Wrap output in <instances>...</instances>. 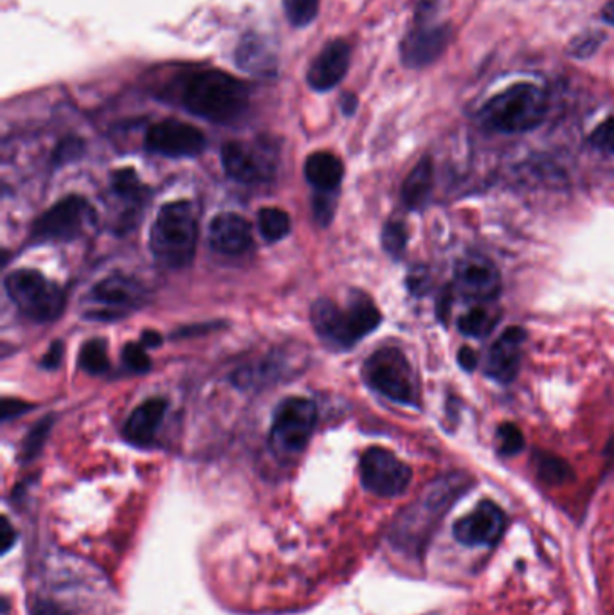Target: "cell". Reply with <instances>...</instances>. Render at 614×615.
Listing matches in <instances>:
<instances>
[{
    "instance_id": "cell-41",
    "label": "cell",
    "mask_w": 614,
    "mask_h": 615,
    "mask_svg": "<svg viewBox=\"0 0 614 615\" xmlns=\"http://www.w3.org/2000/svg\"><path fill=\"white\" fill-rule=\"evenodd\" d=\"M13 539H15V531L11 529L8 519H4V533H2V545H4V551L10 549L11 545H13Z\"/></svg>"
},
{
    "instance_id": "cell-28",
    "label": "cell",
    "mask_w": 614,
    "mask_h": 615,
    "mask_svg": "<svg viewBox=\"0 0 614 615\" xmlns=\"http://www.w3.org/2000/svg\"><path fill=\"white\" fill-rule=\"evenodd\" d=\"M283 10L292 26L307 27L318 16L319 0H283Z\"/></svg>"
},
{
    "instance_id": "cell-7",
    "label": "cell",
    "mask_w": 614,
    "mask_h": 615,
    "mask_svg": "<svg viewBox=\"0 0 614 615\" xmlns=\"http://www.w3.org/2000/svg\"><path fill=\"white\" fill-rule=\"evenodd\" d=\"M318 422V409L307 398H287L272 419L271 447L280 458H294L307 448Z\"/></svg>"
},
{
    "instance_id": "cell-8",
    "label": "cell",
    "mask_w": 614,
    "mask_h": 615,
    "mask_svg": "<svg viewBox=\"0 0 614 615\" xmlns=\"http://www.w3.org/2000/svg\"><path fill=\"white\" fill-rule=\"evenodd\" d=\"M430 15L433 13L429 10V0H424L421 10L416 13L415 26L400 44L402 63L410 69H424V67L435 63L451 44V26L430 24Z\"/></svg>"
},
{
    "instance_id": "cell-14",
    "label": "cell",
    "mask_w": 614,
    "mask_h": 615,
    "mask_svg": "<svg viewBox=\"0 0 614 615\" xmlns=\"http://www.w3.org/2000/svg\"><path fill=\"white\" fill-rule=\"evenodd\" d=\"M454 286L467 299L486 303L501 292V274L485 256H465L456 267Z\"/></svg>"
},
{
    "instance_id": "cell-38",
    "label": "cell",
    "mask_w": 614,
    "mask_h": 615,
    "mask_svg": "<svg viewBox=\"0 0 614 615\" xmlns=\"http://www.w3.org/2000/svg\"><path fill=\"white\" fill-rule=\"evenodd\" d=\"M333 216V204L332 200H316V218L321 222V224L327 225Z\"/></svg>"
},
{
    "instance_id": "cell-32",
    "label": "cell",
    "mask_w": 614,
    "mask_h": 615,
    "mask_svg": "<svg viewBox=\"0 0 614 615\" xmlns=\"http://www.w3.org/2000/svg\"><path fill=\"white\" fill-rule=\"evenodd\" d=\"M85 153V143H83L80 138H66L60 141L57 150L52 153V163L57 166H63V164L76 163L83 157Z\"/></svg>"
},
{
    "instance_id": "cell-2",
    "label": "cell",
    "mask_w": 614,
    "mask_h": 615,
    "mask_svg": "<svg viewBox=\"0 0 614 615\" xmlns=\"http://www.w3.org/2000/svg\"><path fill=\"white\" fill-rule=\"evenodd\" d=\"M310 319L314 330L324 342L339 350H349L377 330L382 316L368 295L355 292L346 308H341L332 299L316 300Z\"/></svg>"
},
{
    "instance_id": "cell-12",
    "label": "cell",
    "mask_w": 614,
    "mask_h": 615,
    "mask_svg": "<svg viewBox=\"0 0 614 615\" xmlns=\"http://www.w3.org/2000/svg\"><path fill=\"white\" fill-rule=\"evenodd\" d=\"M144 299V291L138 281L116 274L99 281L88 294V306L94 319H121L129 316Z\"/></svg>"
},
{
    "instance_id": "cell-21",
    "label": "cell",
    "mask_w": 614,
    "mask_h": 615,
    "mask_svg": "<svg viewBox=\"0 0 614 615\" xmlns=\"http://www.w3.org/2000/svg\"><path fill=\"white\" fill-rule=\"evenodd\" d=\"M305 177L321 193H332L343 182L344 166L333 153L316 152L305 163Z\"/></svg>"
},
{
    "instance_id": "cell-20",
    "label": "cell",
    "mask_w": 614,
    "mask_h": 615,
    "mask_svg": "<svg viewBox=\"0 0 614 615\" xmlns=\"http://www.w3.org/2000/svg\"><path fill=\"white\" fill-rule=\"evenodd\" d=\"M236 66L255 76L272 78L278 72V58L265 38L246 35L236 49Z\"/></svg>"
},
{
    "instance_id": "cell-5",
    "label": "cell",
    "mask_w": 614,
    "mask_h": 615,
    "mask_svg": "<svg viewBox=\"0 0 614 615\" xmlns=\"http://www.w3.org/2000/svg\"><path fill=\"white\" fill-rule=\"evenodd\" d=\"M4 291L22 316L35 322H51L62 316L66 295L38 270L21 269L5 275Z\"/></svg>"
},
{
    "instance_id": "cell-25",
    "label": "cell",
    "mask_w": 614,
    "mask_h": 615,
    "mask_svg": "<svg viewBox=\"0 0 614 615\" xmlns=\"http://www.w3.org/2000/svg\"><path fill=\"white\" fill-rule=\"evenodd\" d=\"M110 188L113 193L118 199L129 202L130 205H138L143 202L144 188L143 184L139 182V177L132 168L118 169L110 178Z\"/></svg>"
},
{
    "instance_id": "cell-1",
    "label": "cell",
    "mask_w": 614,
    "mask_h": 615,
    "mask_svg": "<svg viewBox=\"0 0 614 615\" xmlns=\"http://www.w3.org/2000/svg\"><path fill=\"white\" fill-rule=\"evenodd\" d=\"M179 97L188 113L219 125L238 121L249 108L246 83L219 69L188 74Z\"/></svg>"
},
{
    "instance_id": "cell-31",
    "label": "cell",
    "mask_w": 614,
    "mask_h": 615,
    "mask_svg": "<svg viewBox=\"0 0 614 615\" xmlns=\"http://www.w3.org/2000/svg\"><path fill=\"white\" fill-rule=\"evenodd\" d=\"M382 245L388 255L399 258L408 245V229L402 222H388L382 230Z\"/></svg>"
},
{
    "instance_id": "cell-6",
    "label": "cell",
    "mask_w": 614,
    "mask_h": 615,
    "mask_svg": "<svg viewBox=\"0 0 614 615\" xmlns=\"http://www.w3.org/2000/svg\"><path fill=\"white\" fill-rule=\"evenodd\" d=\"M363 375L368 386L382 397L410 407L418 405L415 372L400 350L385 347L375 352L364 364Z\"/></svg>"
},
{
    "instance_id": "cell-33",
    "label": "cell",
    "mask_w": 614,
    "mask_h": 615,
    "mask_svg": "<svg viewBox=\"0 0 614 615\" xmlns=\"http://www.w3.org/2000/svg\"><path fill=\"white\" fill-rule=\"evenodd\" d=\"M123 362L125 366L132 369L133 372H146L152 364L146 347L143 344H135V342H130L123 347Z\"/></svg>"
},
{
    "instance_id": "cell-26",
    "label": "cell",
    "mask_w": 614,
    "mask_h": 615,
    "mask_svg": "<svg viewBox=\"0 0 614 615\" xmlns=\"http://www.w3.org/2000/svg\"><path fill=\"white\" fill-rule=\"evenodd\" d=\"M496 324L497 316L485 310L482 306L467 311L465 316H461L460 321H458L461 333L467 336H474V339L488 335L496 328Z\"/></svg>"
},
{
    "instance_id": "cell-11",
    "label": "cell",
    "mask_w": 614,
    "mask_h": 615,
    "mask_svg": "<svg viewBox=\"0 0 614 615\" xmlns=\"http://www.w3.org/2000/svg\"><path fill=\"white\" fill-rule=\"evenodd\" d=\"M411 478L410 466L386 448H369L361 459L363 486L379 497H399L410 486Z\"/></svg>"
},
{
    "instance_id": "cell-24",
    "label": "cell",
    "mask_w": 614,
    "mask_h": 615,
    "mask_svg": "<svg viewBox=\"0 0 614 615\" xmlns=\"http://www.w3.org/2000/svg\"><path fill=\"white\" fill-rule=\"evenodd\" d=\"M291 216L278 208H263L258 213V229L267 241H280L291 233Z\"/></svg>"
},
{
    "instance_id": "cell-9",
    "label": "cell",
    "mask_w": 614,
    "mask_h": 615,
    "mask_svg": "<svg viewBox=\"0 0 614 615\" xmlns=\"http://www.w3.org/2000/svg\"><path fill=\"white\" fill-rule=\"evenodd\" d=\"M94 222V211L87 200L71 194L52 205L36 220L32 229L33 241H71L83 235Z\"/></svg>"
},
{
    "instance_id": "cell-30",
    "label": "cell",
    "mask_w": 614,
    "mask_h": 615,
    "mask_svg": "<svg viewBox=\"0 0 614 615\" xmlns=\"http://www.w3.org/2000/svg\"><path fill=\"white\" fill-rule=\"evenodd\" d=\"M497 448L501 456H516L524 448V438L513 423H503L497 428Z\"/></svg>"
},
{
    "instance_id": "cell-35",
    "label": "cell",
    "mask_w": 614,
    "mask_h": 615,
    "mask_svg": "<svg viewBox=\"0 0 614 615\" xmlns=\"http://www.w3.org/2000/svg\"><path fill=\"white\" fill-rule=\"evenodd\" d=\"M63 360V342H52V346L49 347V352L46 353V356L42 358V367L44 369H57L60 367Z\"/></svg>"
},
{
    "instance_id": "cell-15",
    "label": "cell",
    "mask_w": 614,
    "mask_h": 615,
    "mask_svg": "<svg viewBox=\"0 0 614 615\" xmlns=\"http://www.w3.org/2000/svg\"><path fill=\"white\" fill-rule=\"evenodd\" d=\"M507 529V515L492 500L477 504L472 513L454 524V539L463 545H496Z\"/></svg>"
},
{
    "instance_id": "cell-16",
    "label": "cell",
    "mask_w": 614,
    "mask_h": 615,
    "mask_svg": "<svg viewBox=\"0 0 614 615\" xmlns=\"http://www.w3.org/2000/svg\"><path fill=\"white\" fill-rule=\"evenodd\" d=\"M352 47L343 38L328 42L323 51L314 58L312 66L308 67V87L316 92L332 91L343 82L350 69Z\"/></svg>"
},
{
    "instance_id": "cell-19",
    "label": "cell",
    "mask_w": 614,
    "mask_h": 615,
    "mask_svg": "<svg viewBox=\"0 0 614 615\" xmlns=\"http://www.w3.org/2000/svg\"><path fill=\"white\" fill-rule=\"evenodd\" d=\"M166 409L168 403L163 398H152L149 402L141 403L125 425V439L135 447H150L163 423Z\"/></svg>"
},
{
    "instance_id": "cell-29",
    "label": "cell",
    "mask_w": 614,
    "mask_h": 615,
    "mask_svg": "<svg viewBox=\"0 0 614 615\" xmlns=\"http://www.w3.org/2000/svg\"><path fill=\"white\" fill-rule=\"evenodd\" d=\"M52 422H55V417H44L36 427H33L32 433L27 434L24 445H22V458H24V461H32L40 453L42 448L46 445L47 436L51 433Z\"/></svg>"
},
{
    "instance_id": "cell-22",
    "label": "cell",
    "mask_w": 614,
    "mask_h": 615,
    "mask_svg": "<svg viewBox=\"0 0 614 615\" xmlns=\"http://www.w3.org/2000/svg\"><path fill=\"white\" fill-rule=\"evenodd\" d=\"M435 178V169H433V161L429 157L422 158L416 164L413 172L405 178L402 186V200L408 209H422L425 202L429 200L430 191H433V180Z\"/></svg>"
},
{
    "instance_id": "cell-4",
    "label": "cell",
    "mask_w": 614,
    "mask_h": 615,
    "mask_svg": "<svg viewBox=\"0 0 614 615\" xmlns=\"http://www.w3.org/2000/svg\"><path fill=\"white\" fill-rule=\"evenodd\" d=\"M197 238L199 227L193 205L169 202L161 208L150 229V250L166 269H185L193 261Z\"/></svg>"
},
{
    "instance_id": "cell-13",
    "label": "cell",
    "mask_w": 614,
    "mask_h": 615,
    "mask_svg": "<svg viewBox=\"0 0 614 615\" xmlns=\"http://www.w3.org/2000/svg\"><path fill=\"white\" fill-rule=\"evenodd\" d=\"M144 144L149 152L164 157H197L204 152L205 135L190 122L164 119L149 128Z\"/></svg>"
},
{
    "instance_id": "cell-10",
    "label": "cell",
    "mask_w": 614,
    "mask_h": 615,
    "mask_svg": "<svg viewBox=\"0 0 614 615\" xmlns=\"http://www.w3.org/2000/svg\"><path fill=\"white\" fill-rule=\"evenodd\" d=\"M221 157L227 177L233 178L236 182H267L276 175V152L272 144L263 143V141L226 143L222 146Z\"/></svg>"
},
{
    "instance_id": "cell-39",
    "label": "cell",
    "mask_w": 614,
    "mask_h": 615,
    "mask_svg": "<svg viewBox=\"0 0 614 615\" xmlns=\"http://www.w3.org/2000/svg\"><path fill=\"white\" fill-rule=\"evenodd\" d=\"M161 342H163V336L157 333V331H144L143 339H141V344H143L146 350L149 347H157L161 346Z\"/></svg>"
},
{
    "instance_id": "cell-37",
    "label": "cell",
    "mask_w": 614,
    "mask_h": 615,
    "mask_svg": "<svg viewBox=\"0 0 614 615\" xmlns=\"http://www.w3.org/2000/svg\"><path fill=\"white\" fill-rule=\"evenodd\" d=\"M458 362L465 371H474L477 367V353L471 347H461L460 353H458Z\"/></svg>"
},
{
    "instance_id": "cell-23",
    "label": "cell",
    "mask_w": 614,
    "mask_h": 615,
    "mask_svg": "<svg viewBox=\"0 0 614 615\" xmlns=\"http://www.w3.org/2000/svg\"><path fill=\"white\" fill-rule=\"evenodd\" d=\"M533 469L538 477L550 486L568 483L574 477V470L564 459L548 452H538L533 456Z\"/></svg>"
},
{
    "instance_id": "cell-3",
    "label": "cell",
    "mask_w": 614,
    "mask_h": 615,
    "mask_svg": "<svg viewBox=\"0 0 614 615\" xmlns=\"http://www.w3.org/2000/svg\"><path fill=\"white\" fill-rule=\"evenodd\" d=\"M548 114V97L532 83H516L491 97L480 110L482 127L497 133H524Z\"/></svg>"
},
{
    "instance_id": "cell-36",
    "label": "cell",
    "mask_w": 614,
    "mask_h": 615,
    "mask_svg": "<svg viewBox=\"0 0 614 615\" xmlns=\"http://www.w3.org/2000/svg\"><path fill=\"white\" fill-rule=\"evenodd\" d=\"M27 411H29L27 403L21 402V400L4 398V402H2V422H10L11 417L21 416V414Z\"/></svg>"
},
{
    "instance_id": "cell-27",
    "label": "cell",
    "mask_w": 614,
    "mask_h": 615,
    "mask_svg": "<svg viewBox=\"0 0 614 615\" xmlns=\"http://www.w3.org/2000/svg\"><path fill=\"white\" fill-rule=\"evenodd\" d=\"M80 366L88 375H102V372L107 371L110 362H108L105 341L93 339L87 344H83L82 352H80Z\"/></svg>"
},
{
    "instance_id": "cell-40",
    "label": "cell",
    "mask_w": 614,
    "mask_h": 615,
    "mask_svg": "<svg viewBox=\"0 0 614 615\" xmlns=\"http://www.w3.org/2000/svg\"><path fill=\"white\" fill-rule=\"evenodd\" d=\"M357 97L354 94H344L343 99H341L344 116H352L357 110Z\"/></svg>"
},
{
    "instance_id": "cell-42",
    "label": "cell",
    "mask_w": 614,
    "mask_h": 615,
    "mask_svg": "<svg viewBox=\"0 0 614 615\" xmlns=\"http://www.w3.org/2000/svg\"><path fill=\"white\" fill-rule=\"evenodd\" d=\"M602 19H604L607 24H613L614 26V0H610V2L604 5V10H602Z\"/></svg>"
},
{
    "instance_id": "cell-18",
    "label": "cell",
    "mask_w": 614,
    "mask_h": 615,
    "mask_svg": "<svg viewBox=\"0 0 614 615\" xmlns=\"http://www.w3.org/2000/svg\"><path fill=\"white\" fill-rule=\"evenodd\" d=\"M210 245L211 249L221 252V255H244L251 249V224L240 214H219L210 225Z\"/></svg>"
},
{
    "instance_id": "cell-34",
    "label": "cell",
    "mask_w": 614,
    "mask_h": 615,
    "mask_svg": "<svg viewBox=\"0 0 614 615\" xmlns=\"http://www.w3.org/2000/svg\"><path fill=\"white\" fill-rule=\"evenodd\" d=\"M589 141L600 152L614 153V118L607 119L594 128Z\"/></svg>"
},
{
    "instance_id": "cell-17",
    "label": "cell",
    "mask_w": 614,
    "mask_h": 615,
    "mask_svg": "<svg viewBox=\"0 0 614 615\" xmlns=\"http://www.w3.org/2000/svg\"><path fill=\"white\" fill-rule=\"evenodd\" d=\"M527 342V333L522 328H508L501 336L492 344L486 356V377L499 383H510L518 377L521 367L522 344Z\"/></svg>"
}]
</instances>
